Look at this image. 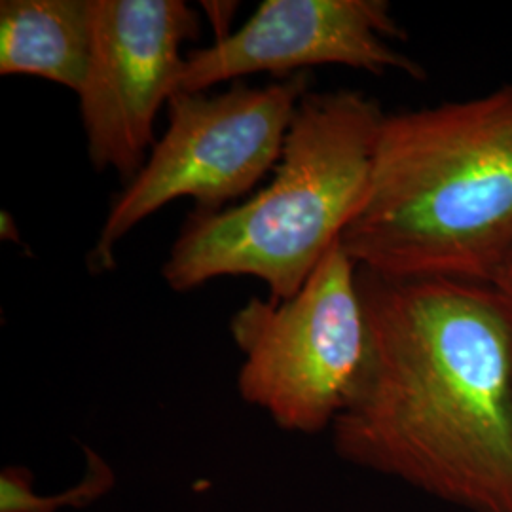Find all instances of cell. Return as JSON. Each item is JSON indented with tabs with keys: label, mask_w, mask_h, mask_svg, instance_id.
I'll use <instances>...</instances> for the list:
<instances>
[{
	"label": "cell",
	"mask_w": 512,
	"mask_h": 512,
	"mask_svg": "<svg viewBox=\"0 0 512 512\" xmlns=\"http://www.w3.org/2000/svg\"><path fill=\"white\" fill-rule=\"evenodd\" d=\"M368 355L342 458L471 512H512V313L484 285L359 268Z\"/></svg>",
	"instance_id": "obj_1"
},
{
	"label": "cell",
	"mask_w": 512,
	"mask_h": 512,
	"mask_svg": "<svg viewBox=\"0 0 512 512\" xmlns=\"http://www.w3.org/2000/svg\"><path fill=\"white\" fill-rule=\"evenodd\" d=\"M340 241L372 274L490 287L512 256V84L385 114Z\"/></svg>",
	"instance_id": "obj_2"
},
{
	"label": "cell",
	"mask_w": 512,
	"mask_h": 512,
	"mask_svg": "<svg viewBox=\"0 0 512 512\" xmlns=\"http://www.w3.org/2000/svg\"><path fill=\"white\" fill-rule=\"evenodd\" d=\"M385 114L365 93H306L272 183L247 202L188 217L162 268L169 289L251 275L272 300L293 298L365 202Z\"/></svg>",
	"instance_id": "obj_3"
},
{
	"label": "cell",
	"mask_w": 512,
	"mask_h": 512,
	"mask_svg": "<svg viewBox=\"0 0 512 512\" xmlns=\"http://www.w3.org/2000/svg\"><path fill=\"white\" fill-rule=\"evenodd\" d=\"M306 93L310 73L260 88L238 80L215 95L175 93L162 139L110 205L88 260L93 274L114 270L120 241L165 205L192 198L196 211L219 213L249 194L279 164Z\"/></svg>",
	"instance_id": "obj_4"
},
{
	"label": "cell",
	"mask_w": 512,
	"mask_h": 512,
	"mask_svg": "<svg viewBox=\"0 0 512 512\" xmlns=\"http://www.w3.org/2000/svg\"><path fill=\"white\" fill-rule=\"evenodd\" d=\"M238 391L277 427L315 435L348 406L368 355L359 266L336 241L289 300L251 298L230 321Z\"/></svg>",
	"instance_id": "obj_5"
},
{
	"label": "cell",
	"mask_w": 512,
	"mask_h": 512,
	"mask_svg": "<svg viewBox=\"0 0 512 512\" xmlns=\"http://www.w3.org/2000/svg\"><path fill=\"white\" fill-rule=\"evenodd\" d=\"M200 14L183 0H92V52L80 120L95 171L131 181L156 145L154 126L175 95L184 42Z\"/></svg>",
	"instance_id": "obj_6"
},
{
	"label": "cell",
	"mask_w": 512,
	"mask_h": 512,
	"mask_svg": "<svg viewBox=\"0 0 512 512\" xmlns=\"http://www.w3.org/2000/svg\"><path fill=\"white\" fill-rule=\"evenodd\" d=\"M403 40L385 0H264L236 33L184 59L175 93L205 92L247 74L289 78L321 65L423 82L425 67L397 46Z\"/></svg>",
	"instance_id": "obj_7"
},
{
	"label": "cell",
	"mask_w": 512,
	"mask_h": 512,
	"mask_svg": "<svg viewBox=\"0 0 512 512\" xmlns=\"http://www.w3.org/2000/svg\"><path fill=\"white\" fill-rule=\"evenodd\" d=\"M92 52V0H2L0 74L80 92Z\"/></svg>",
	"instance_id": "obj_8"
},
{
	"label": "cell",
	"mask_w": 512,
	"mask_h": 512,
	"mask_svg": "<svg viewBox=\"0 0 512 512\" xmlns=\"http://www.w3.org/2000/svg\"><path fill=\"white\" fill-rule=\"evenodd\" d=\"M116 476L105 459L86 448V471L78 484L61 494L46 497L33 492L29 469L10 465L0 475V512H57L61 507L86 509L99 497L109 494Z\"/></svg>",
	"instance_id": "obj_9"
},
{
	"label": "cell",
	"mask_w": 512,
	"mask_h": 512,
	"mask_svg": "<svg viewBox=\"0 0 512 512\" xmlns=\"http://www.w3.org/2000/svg\"><path fill=\"white\" fill-rule=\"evenodd\" d=\"M236 6L238 4H234V2H203L205 12L211 16V23H215V27H217V38L220 37L222 29H224V37L230 35L228 23L232 19Z\"/></svg>",
	"instance_id": "obj_10"
},
{
	"label": "cell",
	"mask_w": 512,
	"mask_h": 512,
	"mask_svg": "<svg viewBox=\"0 0 512 512\" xmlns=\"http://www.w3.org/2000/svg\"><path fill=\"white\" fill-rule=\"evenodd\" d=\"M490 289L497 294V298L512 313V256L505 262V266L499 270V274L495 275Z\"/></svg>",
	"instance_id": "obj_11"
},
{
	"label": "cell",
	"mask_w": 512,
	"mask_h": 512,
	"mask_svg": "<svg viewBox=\"0 0 512 512\" xmlns=\"http://www.w3.org/2000/svg\"><path fill=\"white\" fill-rule=\"evenodd\" d=\"M0 236H2V239L14 241V243H19V245L23 243V239L19 236L16 220L12 219V215L8 211L0 213Z\"/></svg>",
	"instance_id": "obj_12"
}]
</instances>
